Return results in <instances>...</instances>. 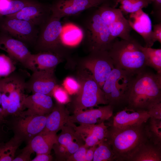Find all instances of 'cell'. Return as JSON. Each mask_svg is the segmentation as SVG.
<instances>
[{
  "label": "cell",
  "instance_id": "cell-28",
  "mask_svg": "<svg viewBox=\"0 0 161 161\" xmlns=\"http://www.w3.org/2000/svg\"><path fill=\"white\" fill-rule=\"evenodd\" d=\"M140 49L145 57L146 66H149L155 70L157 73L161 74V49L143 47Z\"/></svg>",
  "mask_w": 161,
  "mask_h": 161
},
{
  "label": "cell",
  "instance_id": "cell-22",
  "mask_svg": "<svg viewBox=\"0 0 161 161\" xmlns=\"http://www.w3.org/2000/svg\"><path fill=\"white\" fill-rule=\"evenodd\" d=\"M69 115L64 104L57 102L50 112L47 115L45 127L40 133H57L67 124Z\"/></svg>",
  "mask_w": 161,
  "mask_h": 161
},
{
  "label": "cell",
  "instance_id": "cell-10",
  "mask_svg": "<svg viewBox=\"0 0 161 161\" xmlns=\"http://www.w3.org/2000/svg\"><path fill=\"white\" fill-rule=\"evenodd\" d=\"M84 68L90 72L102 89L108 76L115 68L113 60L106 50H93L82 61Z\"/></svg>",
  "mask_w": 161,
  "mask_h": 161
},
{
  "label": "cell",
  "instance_id": "cell-9",
  "mask_svg": "<svg viewBox=\"0 0 161 161\" xmlns=\"http://www.w3.org/2000/svg\"><path fill=\"white\" fill-rule=\"evenodd\" d=\"M26 21L0 16V32H4L28 45H34L39 29Z\"/></svg>",
  "mask_w": 161,
  "mask_h": 161
},
{
  "label": "cell",
  "instance_id": "cell-3",
  "mask_svg": "<svg viewBox=\"0 0 161 161\" xmlns=\"http://www.w3.org/2000/svg\"><path fill=\"white\" fill-rule=\"evenodd\" d=\"M141 45L133 38L128 40L115 38L108 51L114 67L137 75L145 70L146 66Z\"/></svg>",
  "mask_w": 161,
  "mask_h": 161
},
{
  "label": "cell",
  "instance_id": "cell-15",
  "mask_svg": "<svg viewBox=\"0 0 161 161\" xmlns=\"http://www.w3.org/2000/svg\"><path fill=\"white\" fill-rule=\"evenodd\" d=\"M55 70L38 69L32 72L25 83V89L32 93H39L52 97L54 88L57 85Z\"/></svg>",
  "mask_w": 161,
  "mask_h": 161
},
{
  "label": "cell",
  "instance_id": "cell-39",
  "mask_svg": "<svg viewBox=\"0 0 161 161\" xmlns=\"http://www.w3.org/2000/svg\"><path fill=\"white\" fill-rule=\"evenodd\" d=\"M153 2L152 14L159 22L161 21V0H152Z\"/></svg>",
  "mask_w": 161,
  "mask_h": 161
},
{
  "label": "cell",
  "instance_id": "cell-11",
  "mask_svg": "<svg viewBox=\"0 0 161 161\" xmlns=\"http://www.w3.org/2000/svg\"><path fill=\"white\" fill-rule=\"evenodd\" d=\"M47 115L27 114L23 112L16 117L12 124L14 135L28 144L44 129Z\"/></svg>",
  "mask_w": 161,
  "mask_h": 161
},
{
  "label": "cell",
  "instance_id": "cell-33",
  "mask_svg": "<svg viewBox=\"0 0 161 161\" xmlns=\"http://www.w3.org/2000/svg\"><path fill=\"white\" fill-rule=\"evenodd\" d=\"M97 145L88 148L84 144L67 159V161H92L95 151Z\"/></svg>",
  "mask_w": 161,
  "mask_h": 161
},
{
  "label": "cell",
  "instance_id": "cell-38",
  "mask_svg": "<svg viewBox=\"0 0 161 161\" xmlns=\"http://www.w3.org/2000/svg\"><path fill=\"white\" fill-rule=\"evenodd\" d=\"M34 152L26 146L23 149L22 152L15 157L13 161H31L30 156Z\"/></svg>",
  "mask_w": 161,
  "mask_h": 161
},
{
  "label": "cell",
  "instance_id": "cell-36",
  "mask_svg": "<svg viewBox=\"0 0 161 161\" xmlns=\"http://www.w3.org/2000/svg\"><path fill=\"white\" fill-rule=\"evenodd\" d=\"M68 92L63 87L57 85L54 89L52 96L57 102L64 104L69 100Z\"/></svg>",
  "mask_w": 161,
  "mask_h": 161
},
{
  "label": "cell",
  "instance_id": "cell-25",
  "mask_svg": "<svg viewBox=\"0 0 161 161\" xmlns=\"http://www.w3.org/2000/svg\"><path fill=\"white\" fill-rule=\"evenodd\" d=\"M33 61L38 70H55L62 62L63 57L49 52H40L32 54Z\"/></svg>",
  "mask_w": 161,
  "mask_h": 161
},
{
  "label": "cell",
  "instance_id": "cell-41",
  "mask_svg": "<svg viewBox=\"0 0 161 161\" xmlns=\"http://www.w3.org/2000/svg\"><path fill=\"white\" fill-rule=\"evenodd\" d=\"M5 78L6 77L0 78V126H4L7 122L3 115L1 108V92L3 85L5 80Z\"/></svg>",
  "mask_w": 161,
  "mask_h": 161
},
{
  "label": "cell",
  "instance_id": "cell-23",
  "mask_svg": "<svg viewBox=\"0 0 161 161\" xmlns=\"http://www.w3.org/2000/svg\"><path fill=\"white\" fill-rule=\"evenodd\" d=\"M57 142L56 133H40L34 137L26 146L36 154H50L53 145Z\"/></svg>",
  "mask_w": 161,
  "mask_h": 161
},
{
  "label": "cell",
  "instance_id": "cell-35",
  "mask_svg": "<svg viewBox=\"0 0 161 161\" xmlns=\"http://www.w3.org/2000/svg\"><path fill=\"white\" fill-rule=\"evenodd\" d=\"M63 84L64 88L70 94H76L80 87L78 81L71 77H66L64 80Z\"/></svg>",
  "mask_w": 161,
  "mask_h": 161
},
{
  "label": "cell",
  "instance_id": "cell-21",
  "mask_svg": "<svg viewBox=\"0 0 161 161\" xmlns=\"http://www.w3.org/2000/svg\"><path fill=\"white\" fill-rule=\"evenodd\" d=\"M150 116L147 110H134L127 107L113 117L112 126L123 128L145 123Z\"/></svg>",
  "mask_w": 161,
  "mask_h": 161
},
{
  "label": "cell",
  "instance_id": "cell-6",
  "mask_svg": "<svg viewBox=\"0 0 161 161\" xmlns=\"http://www.w3.org/2000/svg\"><path fill=\"white\" fill-rule=\"evenodd\" d=\"M79 73L78 81L80 87L73 101L74 112L100 104H108L102 89L91 74L85 71Z\"/></svg>",
  "mask_w": 161,
  "mask_h": 161
},
{
  "label": "cell",
  "instance_id": "cell-42",
  "mask_svg": "<svg viewBox=\"0 0 161 161\" xmlns=\"http://www.w3.org/2000/svg\"><path fill=\"white\" fill-rule=\"evenodd\" d=\"M52 160V156L50 154H36V157L31 161H50Z\"/></svg>",
  "mask_w": 161,
  "mask_h": 161
},
{
  "label": "cell",
  "instance_id": "cell-17",
  "mask_svg": "<svg viewBox=\"0 0 161 161\" xmlns=\"http://www.w3.org/2000/svg\"><path fill=\"white\" fill-rule=\"evenodd\" d=\"M114 107L108 104L96 109L74 112L69 116V123L80 124L95 125L109 119L112 115Z\"/></svg>",
  "mask_w": 161,
  "mask_h": 161
},
{
  "label": "cell",
  "instance_id": "cell-40",
  "mask_svg": "<svg viewBox=\"0 0 161 161\" xmlns=\"http://www.w3.org/2000/svg\"><path fill=\"white\" fill-rule=\"evenodd\" d=\"M153 27V33L154 41H158L161 43V23L154 24Z\"/></svg>",
  "mask_w": 161,
  "mask_h": 161
},
{
  "label": "cell",
  "instance_id": "cell-37",
  "mask_svg": "<svg viewBox=\"0 0 161 161\" xmlns=\"http://www.w3.org/2000/svg\"><path fill=\"white\" fill-rule=\"evenodd\" d=\"M147 111L150 117L161 119V101L152 104L148 107Z\"/></svg>",
  "mask_w": 161,
  "mask_h": 161
},
{
  "label": "cell",
  "instance_id": "cell-19",
  "mask_svg": "<svg viewBox=\"0 0 161 161\" xmlns=\"http://www.w3.org/2000/svg\"><path fill=\"white\" fill-rule=\"evenodd\" d=\"M74 127L84 141V145L88 148L97 145L106 140L108 129L104 122L95 125H75Z\"/></svg>",
  "mask_w": 161,
  "mask_h": 161
},
{
  "label": "cell",
  "instance_id": "cell-43",
  "mask_svg": "<svg viewBox=\"0 0 161 161\" xmlns=\"http://www.w3.org/2000/svg\"><path fill=\"white\" fill-rule=\"evenodd\" d=\"M4 126H0V142L4 141L5 136V131L3 129Z\"/></svg>",
  "mask_w": 161,
  "mask_h": 161
},
{
  "label": "cell",
  "instance_id": "cell-18",
  "mask_svg": "<svg viewBox=\"0 0 161 161\" xmlns=\"http://www.w3.org/2000/svg\"><path fill=\"white\" fill-rule=\"evenodd\" d=\"M132 29L140 34L143 38L145 47H151L154 41L152 25L151 19L142 9L130 14L127 19Z\"/></svg>",
  "mask_w": 161,
  "mask_h": 161
},
{
  "label": "cell",
  "instance_id": "cell-8",
  "mask_svg": "<svg viewBox=\"0 0 161 161\" xmlns=\"http://www.w3.org/2000/svg\"><path fill=\"white\" fill-rule=\"evenodd\" d=\"M25 82V78L19 73L13 72L6 77L1 96L8 102L6 117L18 116L24 111Z\"/></svg>",
  "mask_w": 161,
  "mask_h": 161
},
{
  "label": "cell",
  "instance_id": "cell-27",
  "mask_svg": "<svg viewBox=\"0 0 161 161\" xmlns=\"http://www.w3.org/2000/svg\"><path fill=\"white\" fill-rule=\"evenodd\" d=\"M112 36L114 38L118 37L128 40L132 37L130 32L132 30L128 21L123 16L108 26Z\"/></svg>",
  "mask_w": 161,
  "mask_h": 161
},
{
  "label": "cell",
  "instance_id": "cell-14",
  "mask_svg": "<svg viewBox=\"0 0 161 161\" xmlns=\"http://www.w3.org/2000/svg\"><path fill=\"white\" fill-rule=\"evenodd\" d=\"M108 1L106 0H56L51 4V14L61 19L65 17L78 15Z\"/></svg>",
  "mask_w": 161,
  "mask_h": 161
},
{
  "label": "cell",
  "instance_id": "cell-24",
  "mask_svg": "<svg viewBox=\"0 0 161 161\" xmlns=\"http://www.w3.org/2000/svg\"><path fill=\"white\" fill-rule=\"evenodd\" d=\"M161 145L148 140L139 148L129 161H161Z\"/></svg>",
  "mask_w": 161,
  "mask_h": 161
},
{
  "label": "cell",
  "instance_id": "cell-32",
  "mask_svg": "<svg viewBox=\"0 0 161 161\" xmlns=\"http://www.w3.org/2000/svg\"><path fill=\"white\" fill-rule=\"evenodd\" d=\"M37 0H9L6 7L0 9V16H8L16 13Z\"/></svg>",
  "mask_w": 161,
  "mask_h": 161
},
{
  "label": "cell",
  "instance_id": "cell-34",
  "mask_svg": "<svg viewBox=\"0 0 161 161\" xmlns=\"http://www.w3.org/2000/svg\"><path fill=\"white\" fill-rule=\"evenodd\" d=\"M16 69L13 60L4 54H0V78L9 75Z\"/></svg>",
  "mask_w": 161,
  "mask_h": 161
},
{
  "label": "cell",
  "instance_id": "cell-13",
  "mask_svg": "<svg viewBox=\"0 0 161 161\" xmlns=\"http://www.w3.org/2000/svg\"><path fill=\"white\" fill-rule=\"evenodd\" d=\"M73 125V123H68L57 136V142L53 145L52 149L58 160H66L70 156L84 144V141L76 132Z\"/></svg>",
  "mask_w": 161,
  "mask_h": 161
},
{
  "label": "cell",
  "instance_id": "cell-26",
  "mask_svg": "<svg viewBox=\"0 0 161 161\" xmlns=\"http://www.w3.org/2000/svg\"><path fill=\"white\" fill-rule=\"evenodd\" d=\"M23 140L14 135L7 142H0V161H12L15 158L16 152Z\"/></svg>",
  "mask_w": 161,
  "mask_h": 161
},
{
  "label": "cell",
  "instance_id": "cell-4",
  "mask_svg": "<svg viewBox=\"0 0 161 161\" xmlns=\"http://www.w3.org/2000/svg\"><path fill=\"white\" fill-rule=\"evenodd\" d=\"M97 7L91 8L83 19L80 28L82 31L83 39L88 44L90 51L93 50L108 51L115 38L112 36Z\"/></svg>",
  "mask_w": 161,
  "mask_h": 161
},
{
  "label": "cell",
  "instance_id": "cell-44",
  "mask_svg": "<svg viewBox=\"0 0 161 161\" xmlns=\"http://www.w3.org/2000/svg\"><path fill=\"white\" fill-rule=\"evenodd\" d=\"M107 1H110V0H106Z\"/></svg>",
  "mask_w": 161,
  "mask_h": 161
},
{
  "label": "cell",
  "instance_id": "cell-30",
  "mask_svg": "<svg viewBox=\"0 0 161 161\" xmlns=\"http://www.w3.org/2000/svg\"><path fill=\"white\" fill-rule=\"evenodd\" d=\"M119 3V9L123 14H127L135 12L147 7L152 3L151 0H115V7Z\"/></svg>",
  "mask_w": 161,
  "mask_h": 161
},
{
  "label": "cell",
  "instance_id": "cell-1",
  "mask_svg": "<svg viewBox=\"0 0 161 161\" xmlns=\"http://www.w3.org/2000/svg\"><path fill=\"white\" fill-rule=\"evenodd\" d=\"M161 101V74L145 71L136 75L128 95L127 107L134 110H146Z\"/></svg>",
  "mask_w": 161,
  "mask_h": 161
},
{
  "label": "cell",
  "instance_id": "cell-20",
  "mask_svg": "<svg viewBox=\"0 0 161 161\" xmlns=\"http://www.w3.org/2000/svg\"><path fill=\"white\" fill-rule=\"evenodd\" d=\"M52 97L45 94L35 93L26 96L23 102V112L27 114L44 115L51 112L54 105Z\"/></svg>",
  "mask_w": 161,
  "mask_h": 161
},
{
  "label": "cell",
  "instance_id": "cell-16",
  "mask_svg": "<svg viewBox=\"0 0 161 161\" xmlns=\"http://www.w3.org/2000/svg\"><path fill=\"white\" fill-rule=\"evenodd\" d=\"M51 14V4L37 1L16 13L6 16L26 21L40 27Z\"/></svg>",
  "mask_w": 161,
  "mask_h": 161
},
{
  "label": "cell",
  "instance_id": "cell-7",
  "mask_svg": "<svg viewBox=\"0 0 161 161\" xmlns=\"http://www.w3.org/2000/svg\"><path fill=\"white\" fill-rule=\"evenodd\" d=\"M61 19L51 14L40 27L38 37L34 45L36 50L39 52H51L63 57L64 56V46L61 39L63 26Z\"/></svg>",
  "mask_w": 161,
  "mask_h": 161
},
{
  "label": "cell",
  "instance_id": "cell-29",
  "mask_svg": "<svg viewBox=\"0 0 161 161\" xmlns=\"http://www.w3.org/2000/svg\"><path fill=\"white\" fill-rule=\"evenodd\" d=\"M145 129L149 141L161 145V119L150 117L145 123Z\"/></svg>",
  "mask_w": 161,
  "mask_h": 161
},
{
  "label": "cell",
  "instance_id": "cell-2",
  "mask_svg": "<svg viewBox=\"0 0 161 161\" xmlns=\"http://www.w3.org/2000/svg\"><path fill=\"white\" fill-rule=\"evenodd\" d=\"M145 123L126 128L112 126L108 129L106 140L117 161H129L140 147L149 139Z\"/></svg>",
  "mask_w": 161,
  "mask_h": 161
},
{
  "label": "cell",
  "instance_id": "cell-31",
  "mask_svg": "<svg viewBox=\"0 0 161 161\" xmlns=\"http://www.w3.org/2000/svg\"><path fill=\"white\" fill-rule=\"evenodd\" d=\"M115 157L111 147L106 140L99 144L95 149L93 161H113Z\"/></svg>",
  "mask_w": 161,
  "mask_h": 161
},
{
  "label": "cell",
  "instance_id": "cell-12",
  "mask_svg": "<svg viewBox=\"0 0 161 161\" xmlns=\"http://www.w3.org/2000/svg\"><path fill=\"white\" fill-rule=\"evenodd\" d=\"M0 49L6 52L12 60L19 62L32 72L38 70L32 54L22 42L7 34L0 32Z\"/></svg>",
  "mask_w": 161,
  "mask_h": 161
},
{
  "label": "cell",
  "instance_id": "cell-5",
  "mask_svg": "<svg viewBox=\"0 0 161 161\" xmlns=\"http://www.w3.org/2000/svg\"><path fill=\"white\" fill-rule=\"evenodd\" d=\"M136 75L117 68H114L112 71L102 88L109 105L114 108L127 104L130 88Z\"/></svg>",
  "mask_w": 161,
  "mask_h": 161
}]
</instances>
